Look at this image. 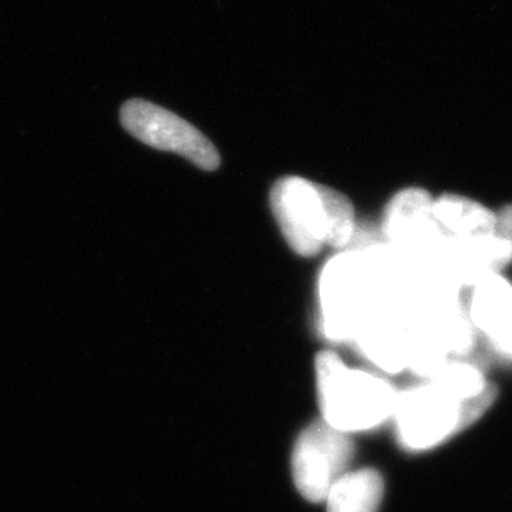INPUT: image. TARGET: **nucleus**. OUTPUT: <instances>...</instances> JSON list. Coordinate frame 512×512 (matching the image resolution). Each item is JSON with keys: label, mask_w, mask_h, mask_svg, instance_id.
Returning a JSON list of instances; mask_svg holds the SVG:
<instances>
[{"label": "nucleus", "mask_w": 512, "mask_h": 512, "mask_svg": "<svg viewBox=\"0 0 512 512\" xmlns=\"http://www.w3.org/2000/svg\"><path fill=\"white\" fill-rule=\"evenodd\" d=\"M353 445L347 433L319 421L302 431L292 455L295 488L310 503H322L330 489L347 473Z\"/></svg>", "instance_id": "obj_5"}, {"label": "nucleus", "mask_w": 512, "mask_h": 512, "mask_svg": "<svg viewBox=\"0 0 512 512\" xmlns=\"http://www.w3.org/2000/svg\"><path fill=\"white\" fill-rule=\"evenodd\" d=\"M493 400L491 393L473 403H464L433 382L408 388L398 393L393 411L401 445L411 451L431 450L474 423Z\"/></svg>", "instance_id": "obj_3"}, {"label": "nucleus", "mask_w": 512, "mask_h": 512, "mask_svg": "<svg viewBox=\"0 0 512 512\" xmlns=\"http://www.w3.org/2000/svg\"><path fill=\"white\" fill-rule=\"evenodd\" d=\"M469 322L499 358L512 362V285L498 274L474 282Z\"/></svg>", "instance_id": "obj_8"}, {"label": "nucleus", "mask_w": 512, "mask_h": 512, "mask_svg": "<svg viewBox=\"0 0 512 512\" xmlns=\"http://www.w3.org/2000/svg\"><path fill=\"white\" fill-rule=\"evenodd\" d=\"M120 118L143 145L181 155L204 171H214L221 163L218 150L198 128L155 103L130 100L121 107Z\"/></svg>", "instance_id": "obj_4"}, {"label": "nucleus", "mask_w": 512, "mask_h": 512, "mask_svg": "<svg viewBox=\"0 0 512 512\" xmlns=\"http://www.w3.org/2000/svg\"><path fill=\"white\" fill-rule=\"evenodd\" d=\"M496 236L512 246V204L496 214Z\"/></svg>", "instance_id": "obj_13"}, {"label": "nucleus", "mask_w": 512, "mask_h": 512, "mask_svg": "<svg viewBox=\"0 0 512 512\" xmlns=\"http://www.w3.org/2000/svg\"><path fill=\"white\" fill-rule=\"evenodd\" d=\"M433 203L435 199L423 189H405L392 199L383 219V232L390 244L425 267L430 266L445 241L433 214Z\"/></svg>", "instance_id": "obj_7"}, {"label": "nucleus", "mask_w": 512, "mask_h": 512, "mask_svg": "<svg viewBox=\"0 0 512 512\" xmlns=\"http://www.w3.org/2000/svg\"><path fill=\"white\" fill-rule=\"evenodd\" d=\"M271 208L285 241L299 256H315L327 246L329 221L322 184L295 176L281 179L272 188Z\"/></svg>", "instance_id": "obj_6"}, {"label": "nucleus", "mask_w": 512, "mask_h": 512, "mask_svg": "<svg viewBox=\"0 0 512 512\" xmlns=\"http://www.w3.org/2000/svg\"><path fill=\"white\" fill-rule=\"evenodd\" d=\"M393 262L340 256L325 267L320 281L322 330L335 342H353L372 320L405 299L413 274Z\"/></svg>", "instance_id": "obj_1"}, {"label": "nucleus", "mask_w": 512, "mask_h": 512, "mask_svg": "<svg viewBox=\"0 0 512 512\" xmlns=\"http://www.w3.org/2000/svg\"><path fill=\"white\" fill-rule=\"evenodd\" d=\"M433 214L441 232L450 239L496 236V214L471 199L443 196L433 203Z\"/></svg>", "instance_id": "obj_9"}, {"label": "nucleus", "mask_w": 512, "mask_h": 512, "mask_svg": "<svg viewBox=\"0 0 512 512\" xmlns=\"http://www.w3.org/2000/svg\"><path fill=\"white\" fill-rule=\"evenodd\" d=\"M315 368L327 425L350 435L373 430L393 418L398 392L385 378L348 367L332 352L319 353Z\"/></svg>", "instance_id": "obj_2"}, {"label": "nucleus", "mask_w": 512, "mask_h": 512, "mask_svg": "<svg viewBox=\"0 0 512 512\" xmlns=\"http://www.w3.org/2000/svg\"><path fill=\"white\" fill-rule=\"evenodd\" d=\"M428 382L436 383L464 403H473L494 393L483 372L473 363L463 360H450L433 377L428 378Z\"/></svg>", "instance_id": "obj_11"}, {"label": "nucleus", "mask_w": 512, "mask_h": 512, "mask_svg": "<svg viewBox=\"0 0 512 512\" xmlns=\"http://www.w3.org/2000/svg\"><path fill=\"white\" fill-rule=\"evenodd\" d=\"M385 483L375 469H358L343 474L332 486L325 503L327 512H378Z\"/></svg>", "instance_id": "obj_10"}, {"label": "nucleus", "mask_w": 512, "mask_h": 512, "mask_svg": "<svg viewBox=\"0 0 512 512\" xmlns=\"http://www.w3.org/2000/svg\"><path fill=\"white\" fill-rule=\"evenodd\" d=\"M322 193H324L327 221H329L327 246L342 249L350 244L355 234V211L350 199L339 191L322 184Z\"/></svg>", "instance_id": "obj_12"}]
</instances>
